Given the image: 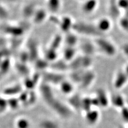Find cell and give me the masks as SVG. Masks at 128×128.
I'll use <instances>...</instances> for the list:
<instances>
[{"instance_id": "6da1fadb", "label": "cell", "mask_w": 128, "mask_h": 128, "mask_svg": "<svg viewBox=\"0 0 128 128\" xmlns=\"http://www.w3.org/2000/svg\"><path fill=\"white\" fill-rule=\"evenodd\" d=\"M39 93L46 105L58 117L62 120H68L72 118L73 112L66 102L57 97L52 86L42 82L39 86Z\"/></svg>"}, {"instance_id": "7a4b0ae2", "label": "cell", "mask_w": 128, "mask_h": 128, "mask_svg": "<svg viewBox=\"0 0 128 128\" xmlns=\"http://www.w3.org/2000/svg\"><path fill=\"white\" fill-rule=\"evenodd\" d=\"M73 31L78 35L94 38L104 36L99 32L95 24L84 21L75 22Z\"/></svg>"}, {"instance_id": "3957f363", "label": "cell", "mask_w": 128, "mask_h": 128, "mask_svg": "<svg viewBox=\"0 0 128 128\" xmlns=\"http://www.w3.org/2000/svg\"><path fill=\"white\" fill-rule=\"evenodd\" d=\"M94 42L97 49L107 57H113L117 53L116 47L114 44L104 36L94 38Z\"/></svg>"}, {"instance_id": "277c9868", "label": "cell", "mask_w": 128, "mask_h": 128, "mask_svg": "<svg viewBox=\"0 0 128 128\" xmlns=\"http://www.w3.org/2000/svg\"><path fill=\"white\" fill-rule=\"evenodd\" d=\"M93 58L85 55L77 56L73 60L69 62L70 70H87L91 68L93 65Z\"/></svg>"}, {"instance_id": "5b68a950", "label": "cell", "mask_w": 128, "mask_h": 128, "mask_svg": "<svg viewBox=\"0 0 128 128\" xmlns=\"http://www.w3.org/2000/svg\"><path fill=\"white\" fill-rule=\"evenodd\" d=\"M42 82L48 84L51 86H59L63 81L66 79L64 73H58L53 70L44 71L41 75Z\"/></svg>"}, {"instance_id": "8992f818", "label": "cell", "mask_w": 128, "mask_h": 128, "mask_svg": "<svg viewBox=\"0 0 128 128\" xmlns=\"http://www.w3.org/2000/svg\"><path fill=\"white\" fill-rule=\"evenodd\" d=\"M18 98L22 106H25V107H30L36 102L38 96L34 90H24L18 96Z\"/></svg>"}, {"instance_id": "52a82bcc", "label": "cell", "mask_w": 128, "mask_h": 128, "mask_svg": "<svg viewBox=\"0 0 128 128\" xmlns=\"http://www.w3.org/2000/svg\"><path fill=\"white\" fill-rule=\"evenodd\" d=\"M96 78V74L95 72L91 69L87 70L84 73L78 86L82 90L87 89L93 84Z\"/></svg>"}, {"instance_id": "ba28073f", "label": "cell", "mask_w": 128, "mask_h": 128, "mask_svg": "<svg viewBox=\"0 0 128 128\" xmlns=\"http://www.w3.org/2000/svg\"><path fill=\"white\" fill-rule=\"evenodd\" d=\"M84 118L87 124L90 127H92L99 122L100 118V113L98 108H92L84 113Z\"/></svg>"}, {"instance_id": "9c48e42d", "label": "cell", "mask_w": 128, "mask_h": 128, "mask_svg": "<svg viewBox=\"0 0 128 128\" xmlns=\"http://www.w3.org/2000/svg\"><path fill=\"white\" fill-rule=\"evenodd\" d=\"M82 97L80 94L75 93L69 96L66 103L73 112H81Z\"/></svg>"}, {"instance_id": "30bf717a", "label": "cell", "mask_w": 128, "mask_h": 128, "mask_svg": "<svg viewBox=\"0 0 128 128\" xmlns=\"http://www.w3.org/2000/svg\"><path fill=\"white\" fill-rule=\"evenodd\" d=\"M94 96L97 99L99 108H106L109 106L110 104V97H109L105 90L102 88H99L96 91Z\"/></svg>"}, {"instance_id": "8fae6325", "label": "cell", "mask_w": 128, "mask_h": 128, "mask_svg": "<svg viewBox=\"0 0 128 128\" xmlns=\"http://www.w3.org/2000/svg\"><path fill=\"white\" fill-rule=\"evenodd\" d=\"M48 10L46 8H38L32 18V21L35 25H40L48 19Z\"/></svg>"}, {"instance_id": "7c38bea8", "label": "cell", "mask_w": 128, "mask_h": 128, "mask_svg": "<svg viewBox=\"0 0 128 128\" xmlns=\"http://www.w3.org/2000/svg\"><path fill=\"white\" fill-rule=\"evenodd\" d=\"M74 21L72 18L68 16H63L60 18L58 27L62 33L65 34L69 32L73 31V27Z\"/></svg>"}, {"instance_id": "4fadbf2b", "label": "cell", "mask_w": 128, "mask_h": 128, "mask_svg": "<svg viewBox=\"0 0 128 128\" xmlns=\"http://www.w3.org/2000/svg\"><path fill=\"white\" fill-rule=\"evenodd\" d=\"M2 30L6 33L16 38L21 36L25 32V29L22 26H21V25L8 24V25H4Z\"/></svg>"}, {"instance_id": "5bb4252c", "label": "cell", "mask_w": 128, "mask_h": 128, "mask_svg": "<svg viewBox=\"0 0 128 128\" xmlns=\"http://www.w3.org/2000/svg\"><path fill=\"white\" fill-rule=\"evenodd\" d=\"M40 80H42L41 75L39 74H35L33 76H28L25 78L23 83V87L25 90L32 91L34 90L35 88L37 86H40L39 81Z\"/></svg>"}, {"instance_id": "9a60e30c", "label": "cell", "mask_w": 128, "mask_h": 128, "mask_svg": "<svg viewBox=\"0 0 128 128\" xmlns=\"http://www.w3.org/2000/svg\"><path fill=\"white\" fill-rule=\"evenodd\" d=\"M95 25L100 33L104 35L112 29V22L108 18L102 17L98 20Z\"/></svg>"}, {"instance_id": "2e32d148", "label": "cell", "mask_w": 128, "mask_h": 128, "mask_svg": "<svg viewBox=\"0 0 128 128\" xmlns=\"http://www.w3.org/2000/svg\"><path fill=\"white\" fill-rule=\"evenodd\" d=\"M98 6V0H86L82 2L81 10L83 14H91L97 9Z\"/></svg>"}, {"instance_id": "e0dca14e", "label": "cell", "mask_w": 128, "mask_h": 128, "mask_svg": "<svg viewBox=\"0 0 128 128\" xmlns=\"http://www.w3.org/2000/svg\"><path fill=\"white\" fill-rule=\"evenodd\" d=\"M24 90V87L19 84H16L12 86H10L3 90V94L5 96L11 97H17Z\"/></svg>"}, {"instance_id": "ac0fdd59", "label": "cell", "mask_w": 128, "mask_h": 128, "mask_svg": "<svg viewBox=\"0 0 128 128\" xmlns=\"http://www.w3.org/2000/svg\"><path fill=\"white\" fill-rule=\"evenodd\" d=\"M128 81V76L124 72L120 71L115 75L113 81V86L116 89H120L125 86Z\"/></svg>"}, {"instance_id": "d6986e66", "label": "cell", "mask_w": 128, "mask_h": 128, "mask_svg": "<svg viewBox=\"0 0 128 128\" xmlns=\"http://www.w3.org/2000/svg\"><path fill=\"white\" fill-rule=\"evenodd\" d=\"M63 43L66 46L76 48L78 43V35L73 31L65 34L63 36Z\"/></svg>"}, {"instance_id": "ffe728a7", "label": "cell", "mask_w": 128, "mask_h": 128, "mask_svg": "<svg viewBox=\"0 0 128 128\" xmlns=\"http://www.w3.org/2000/svg\"><path fill=\"white\" fill-rule=\"evenodd\" d=\"M52 64L50 65V67H51L52 70L58 72V73H64L68 70H70L69 64L62 59H57L53 62H51Z\"/></svg>"}, {"instance_id": "44dd1931", "label": "cell", "mask_w": 128, "mask_h": 128, "mask_svg": "<svg viewBox=\"0 0 128 128\" xmlns=\"http://www.w3.org/2000/svg\"><path fill=\"white\" fill-rule=\"evenodd\" d=\"M80 50L83 55L92 57L96 54L97 48L96 47L94 42L89 41L83 42L80 45Z\"/></svg>"}, {"instance_id": "7402d4cb", "label": "cell", "mask_w": 128, "mask_h": 128, "mask_svg": "<svg viewBox=\"0 0 128 128\" xmlns=\"http://www.w3.org/2000/svg\"><path fill=\"white\" fill-rule=\"evenodd\" d=\"M38 7L34 3H28L24 5L22 8V17L26 20L32 19Z\"/></svg>"}, {"instance_id": "603a6c76", "label": "cell", "mask_w": 128, "mask_h": 128, "mask_svg": "<svg viewBox=\"0 0 128 128\" xmlns=\"http://www.w3.org/2000/svg\"><path fill=\"white\" fill-rule=\"evenodd\" d=\"M58 86L60 91L64 94L70 96L74 93L75 85L70 80L65 79Z\"/></svg>"}, {"instance_id": "cb8c5ba5", "label": "cell", "mask_w": 128, "mask_h": 128, "mask_svg": "<svg viewBox=\"0 0 128 128\" xmlns=\"http://www.w3.org/2000/svg\"><path fill=\"white\" fill-rule=\"evenodd\" d=\"M28 53L29 54L30 57V60L35 62L36 60L38 59V44L37 42L34 40H31L28 42Z\"/></svg>"}, {"instance_id": "d4e9b609", "label": "cell", "mask_w": 128, "mask_h": 128, "mask_svg": "<svg viewBox=\"0 0 128 128\" xmlns=\"http://www.w3.org/2000/svg\"><path fill=\"white\" fill-rule=\"evenodd\" d=\"M38 128H61V126L53 118H43L38 121Z\"/></svg>"}, {"instance_id": "484cf974", "label": "cell", "mask_w": 128, "mask_h": 128, "mask_svg": "<svg viewBox=\"0 0 128 128\" xmlns=\"http://www.w3.org/2000/svg\"><path fill=\"white\" fill-rule=\"evenodd\" d=\"M62 6V0H46V9L52 14H56L58 12Z\"/></svg>"}, {"instance_id": "4316f807", "label": "cell", "mask_w": 128, "mask_h": 128, "mask_svg": "<svg viewBox=\"0 0 128 128\" xmlns=\"http://www.w3.org/2000/svg\"><path fill=\"white\" fill-rule=\"evenodd\" d=\"M62 56L64 60L70 62L77 56L76 48L66 46L62 52Z\"/></svg>"}, {"instance_id": "83f0119b", "label": "cell", "mask_w": 128, "mask_h": 128, "mask_svg": "<svg viewBox=\"0 0 128 128\" xmlns=\"http://www.w3.org/2000/svg\"><path fill=\"white\" fill-rule=\"evenodd\" d=\"M110 104L119 110H121L126 106L124 98L120 94H115L112 96L110 98Z\"/></svg>"}, {"instance_id": "f1b7e54d", "label": "cell", "mask_w": 128, "mask_h": 128, "mask_svg": "<svg viewBox=\"0 0 128 128\" xmlns=\"http://www.w3.org/2000/svg\"><path fill=\"white\" fill-rule=\"evenodd\" d=\"M120 8L117 4L116 0H110L108 4V12L113 18H118L120 14Z\"/></svg>"}, {"instance_id": "f546056e", "label": "cell", "mask_w": 128, "mask_h": 128, "mask_svg": "<svg viewBox=\"0 0 128 128\" xmlns=\"http://www.w3.org/2000/svg\"><path fill=\"white\" fill-rule=\"evenodd\" d=\"M43 58L49 63L53 62L58 59V51L48 47L44 51Z\"/></svg>"}, {"instance_id": "4dcf8cb0", "label": "cell", "mask_w": 128, "mask_h": 128, "mask_svg": "<svg viewBox=\"0 0 128 128\" xmlns=\"http://www.w3.org/2000/svg\"><path fill=\"white\" fill-rule=\"evenodd\" d=\"M63 43V36L60 34H56L54 37L52 38L49 48L54 50L58 51L59 48L61 46Z\"/></svg>"}, {"instance_id": "1f68e13d", "label": "cell", "mask_w": 128, "mask_h": 128, "mask_svg": "<svg viewBox=\"0 0 128 128\" xmlns=\"http://www.w3.org/2000/svg\"><path fill=\"white\" fill-rule=\"evenodd\" d=\"M94 108L92 103L91 97L89 96H85L82 97L81 112L84 114L87 111L90 110Z\"/></svg>"}, {"instance_id": "d6a6232c", "label": "cell", "mask_w": 128, "mask_h": 128, "mask_svg": "<svg viewBox=\"0 0 128 128\" xmlns=\"http://www.w3.org/2000/svg\"><path fill=\"white\" fill-rule=\"evenodd\" d=\"M16 128H31L30 120L26 117H20L16 121Z\"/></svg>"}, {"instance_id": "836d02e7", "label": "cell", "mask_w": 128, "mask_h": 128, "mask_svg": "<svg viewBox=\"0 0 128 128\" xmlns=\"http://www.w3.org/2000/svg\"><path fill=\"white\" fill-rule=\"evenodd\" d=\"M34 62L36 68L38 69V70L46 71L47 68L50 67L49 62H47L44 58H38V59L36 60Z\"/></svg>"}, {"instance_id": "e575fe53", "label": "cell", "mask_w": 128, "mask_h": 128, "mask_svg": "<svg viewBox=\"0 0 128 128\" xmlns=\"http://www.w3.org/2000/svg\"><path fill=\"white\" fill-rule=\"evenodd\" d=\"M8 98L9 99H7L8 106V108H9L13 110H18L20 107L22 106L20 102L18 97Z\"/></svg>"}, {"instance_id": "d590c367", "label": "cell", "mask_w": 128, "mask_h": 128, "mask_svg": "<svg viewBox=\"0 0 128 128\" xmlns=\"http://www.w3.org/2000/svg\"><path fill=\"white\" fill-rule=\"evenodd\" d=\"M9 16V11L7 9L3 3L0 0V20H4L6 19Z\"/></svg>"}, {"instance_id": "8d00e7d4", "label": "cell", "mask_w": 128, "mask_h": 128, "mask_svg": "<svg viewBox=\"0 0 128 128\" xmlns=\"http://www.w3.org/2000/svg\"><path fill=\"white\" fill-rule=\"evenodd\" d=\"M119 26L126 32H128V18L124 16L119 19Z\"/></svg>"}, {"instance_id": "74e56055", "label": "cell", "mask_w": 128, "mask_h": 128, "mask_svg": "<svg viewBox=\"0 0 128 128\" xmlns=\"http://www.w3.org/2000/svg\"><path fill=\"white\" fill-rule=\"evenodd\" d=\"M117 4L120 10H126L128 9V0H116Z\"/></svg>"}, {"instance_id": "f35d334b", "label": "cell", "mask_w": 128, "mask_h": 128, "mask_svg": "<svg viewBox=\"0 0 128 128\" xmlns=\"http://www.w3.org/2000/svg\"><path fill=\"white\" fill-rule=\"evenodd\" d=\"M120 114L123 121L128 123V107L124 106L120 110Z\"/></svg>"}, {"instance_id": "ab89813d", "label": "cell", "mask_w": 128, "mask_h": 128, "mask_svg": "<svg viewBox=\"0 0 128 128\" xmlns=\"http://www.w3.org/2000/svg\"><path fill=\"white\" fill-rule=\"evenodd\" d=\"M8 108L7 99L0 97V112H4Z\"/></svg>"}, {"instance_id": "60d3db41", "label": "cell", "mask_w": 128, "mask_h": 128, "mask_svg": "<svg viewBox=\"0 0 128 128\" xmlns=\"http://www.w3.org/2000/svg\"><path fill=\"white\" fill-rule=\"evenodd\" d=\"M122 50L124 54L128 57V44H126L122 46Z\"/></svg>"}, {"instance_id": "b9f144b4", "label": "cell", "mask_w": 128, "mask_h": 128, "mask_svg": "<svg viewBox=\"0 0 128 128\" xmlns=\"http://www.w3.org/2000/svg\"><path fill=\"white\" fill-rule=\"evenodd\" d=\"M1 1L3 2H7L9 3H12V4H14L16 3H18V2H19L20 0H1Z\"/></svg>"}, {"instance_id": "7bdbcfd3", "label": "cell", "mask_w": 128, "mask_h": 128, "mask_svg": "<svg viewBox=\"0 0 128 128\" xmlns=\"http://www.w3.org/2000/svg\"><path fill=\"white\" fill-rule=\"evenodd\" d=\"M118 128H126V126H120Z\"/></svg>"}, {"instance_id": "ee69618b", "label": "cell", "mask_w": 128, "mask_h": 128, "mask_svg": "<svg viewBox=\"0 0 128 128\" xmlns=\"http://www.w3.org/2000/svg\"><path fill=\"white\" fill-rule=\"evenodd\" d=\"M78 1H81V2H83L84 1H85L86 0H78Z\"/></svg>"}]
</instances>
